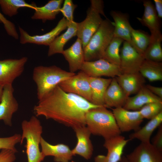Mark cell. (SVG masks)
<instances>
[{
  "mask_svg": "<svg viewBox=\"0 0 162 162\" xmlns=\"http://www.w3.org/2000/svg\"><path fill=\"white\" fill-rule=\"evenodd\" d=\"M101 106L77 95L66 92L58 85L38 100L33 110L36 117L43 116L73 129L86 126L87 112Z\"/></svg>",
  "mask_w": 162,
  "mask_h": 162,
  "instance_id": "1",
  "label": "cell"
},
{
  "mask_svg": "<svg viewBox=\"0 0 162 162\" xmlns=\"http://www.w3.org/2000/svg\"><path fill=\"white\" fill-rule=\"evenodd\" d=\"M86 126L91 134L105 140L120 135L112 112L104 106L89 110L85 115Z\"/></svg>",
  "mask_w": 162,
  "mask_h": 162,
  "instance_id": "2",
  "label": "cell"
},
{
  "mask_svg": "<svg viewBox=\"0 0 162 162\" xmlns=\"http://www.w3.org/2000/svg\"><path fill=\"white\" fill-rule=\"evenodd\" d=\"M75 74L56 65L35 67L32 79L36 85L38 100L42 99L61 82Z\"/></svg>",
  "mask_w": 162,
  "mask_h": 162,
  "instance_id": "3",
  "label": "cell"
},
{
  "mask_svg": "<svg viewBox=\"0 0 162 162\" xmlns=\"http://www.w3.org/2000/svg\"><path fill=\"white\" fill-rule=\"evenodd\" d=\"M113 22L103 20L98 29L83 49L85 61L103 58L105 51L114 37Z\"/></svg>",
  "mask_w": 162,
  "mask_h": 162,
  "instance_id": "4",
  "label": "cell"
},
{
  "mask_svg": "<svg viewBox=\"0 0 162 162\" xmlns=\"http://www.w3.org/2000/svg\"><path fill=\"white\" fill-rule=\"evenodd\" d=\"M37 117L33 116L28 121L24 120L21 124L22 134L20 143L22 144L26 140L28 162H41L45 158L40 150L43 128Z\"/></svg>",
  "mask_w": 162,
  "mask_h": 162,
  "instance_id": "5",
  "label": "cell"
},
{
  "mask_svg": "<svg viewBox=\"0 0 162 162\" xmlns=\"http://www.w3.org/2000/svg\"><path fill=\"white\" fill-rule=\"evenodd\" d=\"M85 19L77 22L76 36L81 41L83 49L99 28L103 20L101 15L107 18L104 12V2L101 0H91Z\"/></svg>",
  "mask_w": 162,
  "mask_h": 162,
  "instance_id": "6",
  "label": "cell"
},
{
  "mask_svg": "<svg viewBox=\"0 0 162 162\" xmlns=\"http://www.w3.org/2000/svg\"><path fill=\"white\" fill-rule=\"evenodd\" d=\"M88 77L80 70L77 74L62 81L58 85L66 92L77 95L90 102L91 90Z\"/></svg>",
  "mask_w": 162,
  "mask_h": 162,
  "instance_id": "7",
  "label": "cell"
},
{
  "mask_svg": "<svg viewBox=\"0 0 162 162\" xmlns=\"http://www.w3.org/2000/svg\"><path fill=\"white\" fill-rule=\"evenodd\" d=\"M120 52L119 67L122 74L139 72L145 59L143 55L138 52L129 43L124 41Z\"/></svg>",
  "mask_w": 162,
  "mask_h": 162,
  "instance_id": "8",
  "label": "cell"
},
{
  "mask_svg": "<svg viewBox=\"0 0 162 162\" xmlns=\"http://www.w3.org/2000/svg\"><path fill=\"white\" fill-rule=\"evenodd\" d=\"M28 60L26 57L0 60V86L12 84L22 73Z\"/></svg>",
  "mask_w": 162,
  "mask_h": 162,
  "instance_id": "9",
  "label": "cell"
},
{
  "mask_svg": "<svg viewBox=\"0 0 162 162\" xmlns=\"http://www.w3.org/2000/svg\"><path fill=\"white\" fill-rule=\"evenodd\" d=\"M80 70L89 76L93 77L106 76L113 78L122 74L119 66L102 58L92 61H85Z\"/></svg>",
  "mask_w": 162,
  "mask_h": 162,
  "instance_id": "10",
  "label": "cell"
},
{
  "mask_svg": "<svg viewBox=\"0 0 162 162\" xmlns=\"http://www.w3.org/2000/svg\"><path fill=\"white\" fill-rule=\"evenodd\" d=\"M112 110L117 124L121 133L131 130L135 131L141 128L140 125L143 119L139 110H129L123 107L114 108Z\"/></svg>",
  "mask_w": 162,
  "mask_h": 162,
  "instance_id": "11",
  "label": "cell"
},
{
  "mask_svg": "<svg viewBox=\"0 0 162 162\" xmlns=\"http://www.w3.org/2000/svg\"><path fill=\"white\" fill-rule=\"evenodd\" d=\"M67 27L68 22L64 17L59 21L56 26L51 31L42 35H30L19 26L20 42L22 44L31 43L49 46Z\"/></svg>",
  "mask_w": 162,
  "mask_h": 162,
  "instance_id": "12",
  "label": "cell"
},
{
  "mask_svg": "<svg viewBox=\"0 0 162 162\" xmlns=\"http://www.w3.org/2000/svg\"><path fill=\"white\" fill-rule=\"evenodd\" d=\"M129 139L119 135L105 140L104 146L107 150L106 155H99L94 158L95 162H119L122 156L124 148Z\"/></svg>",
  "mask_w": 162,
  "mask_h": 162,
  "instance_id": "13",
  "label": "cell"
},
{
  "mask_svg": "<svg viewBox=\"0 0 162 162\" xmlns=\"http://www.w3.org/2000/svg\"><path fill=\"white\" fill-rule=\"evenodd\" d=\"M14 90L12 84L3 86V93L0 102V120L5 125L11 126L13 114L19 108L18 103L14 95Z\"/></svg>",
  "mask_w": 162,
  "mask_h": 162,
  "instance_id": "14",
  "label": "cell"
},
{
  "mask_svg": "<svg viewBox=\"0 0 162 162\" xmlns=\"http://www.w3.org/2000/svg\"><path fill=\"white\" fill-rule=\"evenodd\" d=\"M125 156L129 162H162V152L150 142H141Z\"/></svg>",
  "mask_w": 162,
  "mask_h": 162,
  "instance_id": "15",
  "label": "cell"
},
{
  "mask_svg": "<svg viewBox=\"0 0 162 162\" xmlns=\"http://www.w3.org/2000/svg\"><path fill=\"white\" fill-rule=\"evenodd\" d=\"M73 129L77 138V142L71 150L73 154L79 155L86 160L90 159L93 152V146L90 139L91 133L86 126Z\"/></svg>",
  "mask_w": 162,
  "mask_h": 162,
  "instance_id": "16",
  "label": "cell"
},
{
  "mask_svg": "<svg viewBox=\"0 0 162 162\" xmlns=\"http://www.w3.org/2000/svg\"><path fill=\"white\" fill-rule=\"evenodd\" d=\"M42 152L45 157L47 156L54 157L56 162H69L74 155L69 146L60 143L53 145L46 142L42 137L40 141Z\"/></svg>",
  "mask_w": 162,
  "mask_h": 162,
  "instance_id": "17",
  "label": "cell"
},
{
  "mask_svg": "<svg viewBox=\"0 0 162 162\" xmlns=\"http://www.w3.org/2000/svg\"><path fill=\"white\" fill-rule=\"evenodd\" d=\"M153 102H162V98L152 93L144 85L135 95L128 97L123 107L129 110L138 111L145 105Z\"/></svg>",
  "mask_w": 162,
  "mask_h": 162,
  "instance_id": "18",
  "label": "cell"
},
{
  "mask_svg": "<svg viewBox=\"0 0 162 162\" xmlns=\"http://www.w3.org/2000/svg\"><path fill=\"white\" fill-rule=\"evenodd\" d=\"M110 15L114 22V37L118 38L132 45L131 32L133 28L130 25L127 14L112 10Z\"/></svg>",
  "mask_w": 162,
  "mask_h": 162,
  "instance_id": "19",
  "label": "cell"
},
{
  "mask_svg": "<svg viewBox=\"0 0 162 162\" xmlns=\"http://www.w3.org/2000/svg\"><path fill=\"white\" fill-rule=\"evenodd\" d=\"M115 78L128 97L131 94H136L145 85L144 77L139 72L123 73Z\"/></svg>",
  "mask_w": 162,
  "mask_h": 162,
  "instance_id": "20",
  "label": "cell"
},
{
  "mask_svg": "<svg viewBox=\"0 0 162 162\" xmlns=\"http://www.w3.org/2000/svg\"><path fill=\"white\" fill-rule=\"evenodd\" d=\"M69 64L70 72H75L80 69L85 62L81 41L77 38L68 48L64 50L62 53Z\"/></svg>",
  "mask_w": 162,
  "mask_h": 162,
  "instance_id": "21",
  "label": "cell"
},
{
  "mask_svg": "<svg viewBox=\"0 0 162 162\" xmlns=\"http://www.w3.org/2000/svg\"><path fill=\"white\" fill-rule=\"evenodd\" d=\"M128 97L118 83L115 77L112 78L104 96V106L107 108L123 107Z\"/></svg>",
  "mask_w": 162,
  "mask_h": 162,
  "instance_id": "22",
  "label": "cell"
},
{
  "mask_svg": "<svg viewBox=\"0 0 162 162\" xmlns=\"http://www.w3.org/2000/svg\"><path fill=\"white\" fill-rule=\"evenodd\" d=\"M142 2L144 7L143 15L141 17H137V19L149 29L151 35L161 33V22L154 6L150 0H143Z\"/></svg>",
  "mask_w": 162,
  "mask_h": 162,
  "instance_id": "23",
  "label": "cell"
},
{
  "mask_svg": "<svg viewBox=\"0 0 162 162\" xmlns=\"http://www.w3.org/2000/svg\"><path fill=\"white\" fill-rule=\"evenodd\" d=\"M112 78L89 76L88 80L91 90L90 102L94 105L104 106V96Z\"/></svg>",
  "mask_w": 162,
  "mask_h": 162,
  "instance_id": "24",
  "label": "cell"
},
{
  "mask_svg": "<svg viewBox=\"0 0 162 162\" xmlns=\"http://www.w3.org/2000/svg\"><path fill=\"white\" fill-rule=\"evenodd\" d=\"M77 22L68 23L67 30L58 36L49 46L48 56H50L57 53H62L66 44L73 37L76 35Z\"/></svg>",
  "mask_w": 162,
  "mask_h": 162,
  "instance_id": "25",
  "label": "cell"
},
{
  "mask_svg": "<svg viewBox=\"0 0 162 162\" xmlns=\"http://www.w3.org/2000/svg\"><path fill=\"white\" fill-rule=\"evenodd\" d=\"M63 2V0H51L43 6H37L31 18L41 20L43 22L54 20L60 12Z\"/></svg>",
  "mask_w": 162,
  "mask_h": 162,
  "instance_id": "26",
  "label": "cell"
},
{
  "mask_svg": "<svg viewBox=\"0 0 162 162\" xmlns=\"http://www.w3.org/2000/svg\"><path fill=\"white\" fill-rule=\"evenodd\" d=\"M162 123V112L151 119L143 127L130 134L129 139L131 140L136 139L141 142H150V138L155 130Z\"/></svg>",
  "mask_w": 162,
  "mask_h": 162,
  "instance_id": "27",
  "label": "cell"
},
{
  "mask_svg": "<svg viewBox=\"0 0 162 162\" xmlns=\"http://www.w3.org/2000/svg\"><path fill=\"white\" fill-rule=\"evenodd\" d=\"M139 72L151 82L162 80V63L145 59Z\"/></svg>",
  "mask_w": 162,
  "mask_h": 162,
  "instance_id": "28",
  "label": "cell"
},
{
  "mask_svg": "<svg viewBox=\"0 0 162 162\" xmlns=\"http://www.w3.org/2000/svg\"><path fill=\"white\" fill-rule=\"evenodd\" d=\"M150 35V40L149 44L143 54L145 59L154 62H161V33Z\"/></svg>",
  "mask_w": 162,
  "mask_h": 162,
  "instance_id": "29",
  "label": "cell"
},
{
  "mask_svg": "<svg viewBox=\"0 0 162 162\" xmlns=\"http://www.w3.org/2000/svg\"><path fill=\"white\" fill-rule=\"evenodd\" d=\"M0 7L4 14L11 17L16 15L21 8H27L34 10L37 6L34 3L29 4L24 0H0Z\"/></svg>",
  "mask_w": 162,
  "mask_h": 162,
  "instance_id": "30",
  "label": "cell"
},
{
  "mask_svg": "<svg viewBox=\"0 0 162 162\" xmlns=\"http://www.w3.org/2000/svg\"><path fill=\"white\" fill-rule=\"evenodd\" d=\"M124 41V40L120 38L113 37L107 47L102 59L119 66L120 64V47Z\"/></svg>",
  "mask_w": 162,
  "mask_h": 162,
  "instance_id": "31",
  "label": "cell"
},
{
  "mask_svg": "<svg viewBox=\"0 0 162 162\" xmlns=\"http://www.w3.org/2000/svg\"><path fill=\"white\" fill-rule=\"evenodd\" d=\"M132 46L140 54L143 55L150 40V35L142 30L133 28L131 32Z\"/></svg>",
  "mask_w": 162,
  "mask_h": 162,
  "instance_id": "32",
  "label": "cell"
},
{
  "mask_svg": "<svg viewBox=\"0 0 162 162\" xmlns=\"http://www.w3.org/2000/svg\"><path fill=\"white\" fill-rule=\"evenodd\" d=\"M139 111L143 119H151L162 112V102H153L147 104Z\"/></svg>",
  "mask_w": 162,
  "mask_h": 162,
  "instance_id": "33",
  "label": "cell"
},
{
  "mask_svg": "<svg viewBox=\"0 0 162 162\" xmlns=\"http://www.w3.org/2000/svg\"><path fill=\"white\" fill-rule=\"evenodd\" d=\"M21 135L15 134L12 136L5 137H0V149H8L17 152L15 146L20 143Z\"/></svg>",
  "mask_w": 162,
  "mask_h": 162,
  "instance_id": "34",
  "label": "cell"
},
{
  "mask_svg": "<svg viewBox=\"0 0 162 162\" xmlns=\"http://www.w3.org/2000/svg\"><path fill=\"white\" fill-rule=\"evenodd\" d=\"M77 5L71 0H65L60 10L61 12L67 21L68 23L74 22V13Z\"/></svg>",
  "mask_w": 162,
  "mask_h": 162,
  "instance_id": "35",
  "label": "cell"
},
{
  "mask_svg": "<svg viewBox=\"0 0 162 162\" xmlns=\"http://www.w3.org/2000/svg\"><path fill=\"white\" fill-rule=\"evenodd\" d=\"M0 21L4 26L7 34L15 39H19V36L14 24L7 20L0 12Z\"/></svg>",
  "mask_w": 162,
  "mask_h": 162,
  "instance_id": "36",
  "label": "cell"
},
{
  "mask_svg": "<svg viewBox=\"0 0 162 162\" xmlns=\"http://www.w3.org/2000/svg\"><path fill=\"white\" fill-rule=\"evenodd\" d=\"M16 152L10 149H3L0 152V162H14Z\"/></svg>",
  "mask_w": 162,
  "mask_h": 162,
  "instance_id": "37",
  "label": "cell"
},
{
  "mask_svg": "<svg viewBox=\"0 0 162 162\" xmlns=\"http://www.w3.org/2000/svg\"><path fill=\"white\" fill-rule=\"evenodd\" d=\"M151 144L156 149L162 152V124L158 127L157 132L152 139Z\"/></svg>",
  "mask_w": 162,
  "mask_h": 162,
  "instance_id": "38",
  "label": "cell"
},
{
  "mask_svg": "<svg viewBox=\"0 0 162 162\" xmlns=\"http://www.w3.org/2000/svg\"><path fill=\"white\" fill-rule=\"evenodd\" d=\"M145 86L152 93L162 98V87H156L147 84Z\"/></svg>",
  "mask_w": 162,
  "mask_h": 162,
  "instance_id": "39",
  "label": "cell"
},
{
  "mask_svg": "<svg viewBox=\"0 0 162 162\" xmlns=\"http://www.w3.org/2000/svg\"><path fill=\"white\" fill-rule=\"evenodd\" d=\"M154 8L158 17L162 18V0H154Z\"/></svg>",
  "mask_w": 162,
  "mask_h": 162,
  "instance_id": "40",
  "label": "cell"
},
{
  "mask_svg": "<svg viewBox=\"0 0 162 162\" xmlns=\"http://www.w3.org/2000/svg\"><path fill=\"white\" fill-rule=\"evenodd\" d=\"M119 162H129L125 156H122Z\"/></svg>",
  "mask_w": 162,
  "mask_h": 162,
  "instance_id": "41",
  "label": "cell"
},
{
  "mask_svg": "<svg viewBox=\"0 0 162 162\" xmlns=\"http://www.w3.org/2000/svg\"><path fill=\"white\" fill-rule=\"evenodd\" d=\"M3 86H0V102L1 101L3 91Z\"/></svg>",
  "mask_w": 162,
  "mask_h": 162,
  "instance_id": "42",
  "label": "cell"
},
{
  "mask_svg": "<svg viewBox=\"0 0 162 162\" xmlns=\"http://www.w3.org/2000/svg\"><path fill=\"white\" fill-rule=\"evenodd\" d=\"M71 162H75L73 161H72Z\"/></svg>",
  "mask_w": 162,
  "mask_h": 162,
  "instance_id": "43",
  "label": "cell"
},
{
  "mask_svg": "<svg viewBox=\"0 0 162 162\" xmlns=\"http://www.w3.org/2000/svg\"><path fill=\"white\" fill-rule=\"evenodd\" d=\"M0 23H1V22H0Z\"/></svg>",
  "mask_w": 162,
  "mask_h": 162,
  "instance_id": "44",
  "label": "cell"
}]
</instances>
